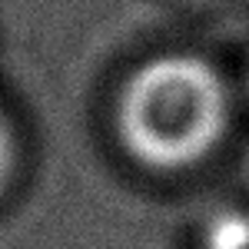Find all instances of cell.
Instances as JSON below:
<instances>
[{
  "label": "cell",
  "instance_id": "obj_1",
  "mask_svg": "<svg viewBox=\"0 0 249 249\" xmlns=\"http://www.w3.org/2000/svg\"><path fill=\"white\" fill-rule=\"evenodd\" d=\"M232 90L210 57L163 50L126 70L113 93L110 126L120 153L146 173H190L230 133Z\"/></svg>",
  "mask_w": 249,
  "mask_h": 249
},
{
  "label": "cell",
  "instance_id": "obj_2",
  "mask_svg": "<svg viewBox=\"0 0 249 249\" xmlns=\"http://www.w3.org/2000/svg\"><path fill=\"white\" fill-rule=\"evenodd\" d=\"M199 249H249V213L223 210L199 230Z\"/></svg>",
  "mask_w": 249,
  "mask_h": 249
},
{
  "label": "cell",
  "instance_id": "obj_3",
  "mask_svg": "<svg viewBox=\"0 0 249 249\" xmlns=\"http://www.w3.org/2000/svg\"><path fill=\"white\" fill-rule=\"evenodd\" d=\"M17 160H20V136L14 126V116L0 107V193L7 190V183L17 173Z\"/></svg>",
  "mask_w": 249,
  "mask_h": 249
}]
</instances>
